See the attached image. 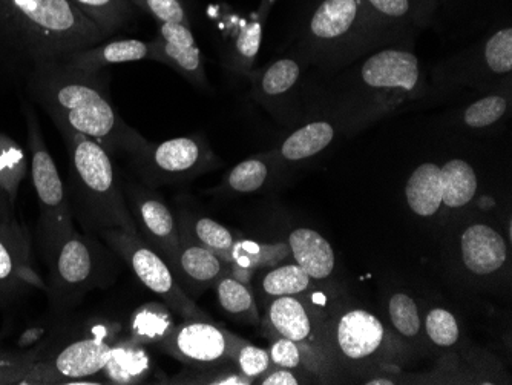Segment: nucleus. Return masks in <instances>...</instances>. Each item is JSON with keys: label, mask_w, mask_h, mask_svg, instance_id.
Instances as JSON below:
<instances>
[{"label": "nucleus", "mask_w": 512, "mask_h": 385, "mask_svg": "<svg viewBox=\"0 0 512 385\" xmlns=\"http://www.w3.org/2000/svg\"><path fill=\"white\" fill-rule=\"evenodd\" d=\"M31 96L60 132H77L99 143L109 155H128L146 142L120 117L99 73L79 70L62 60L34 66Z\"/></svg>", "instance_id": "1"}, {"label": "nucleus", "mask_w": 512, "mask_h": 385, "mask_svg": "<svg viewBox=\"0 0 512 385\" xmlns=\"http://www.w3.org/2000/svg\"><path fill=\"white\" fill-rule=\"evenodd\" d=\"M108 39L71 0H0V47L34 66Z\"/></svg>", "instance_id": "2"}, {"label": "nucleus", "mask_w": 512, "mask_h": 385, "mask_svg": "<svg viewBox=\"0 0 512 385\" xmlns=\"http://www.w3.org/2000/svg\"><path fill=\"white\" fill-rule=\"evenodd\" d=\"M290 31L299 53L324 62L356 57L371 48H385L388 36L362 0H286Z\"/></svg>", "instance_id": "3"}, {"label": "nucleus", "mask_w": 512, "mask_h": 385, "mask_svg": "<svg viewBox=\"0 0 512 385\" xmlns=\"http://www.w3.org/2000/svg\"><path fill=\"white\" fill-rule=\"evenodd\" d=\"M60 134L69 155L65 188L73 217L92 235L114 228L137 232L109 152L77 132Z\"/></svg>", "instance_id": "4"}, {"label": "nucleus", "mask_w": 512, "mask_h": 385, "mask_svg": "<svg viewBox=\"0 0 512 385\" xmlns=\"http://www.w3.org/2000/svg\"><path fill=\"white\" fill-rule=\"evenodd\" d=\"M43 258L48 264L50 281L46 293L54 316H65L86 293L111 281L109 252L92 234L71 232L57 241Z\"/></svg>", "instance_id": "5"}, {"label": "nucleus", "mask_w": 512, "mask_h": 385, "mask_svg": "<svg viewBox=\"0 0 512 385\" xmlns=\"http://www.w3.org/2000/svg\"><path fill=\"white\" fill-rule=\"evenodd\" d=\"M27 120L28 149L31 154V178L39 201V235L42 255L57 241L76 231L66 188L60 178L54 158L46 148L36 112L28 103L23 105Z\"/></svg>", "instance_id": "6"}, {"label": "nucleus", "mask_w": 512, "mask_h": 385, "mask_svg": "<svg viewBox=\"0 0 512 385\" xmlns=\"http://www.w3.org/2000/svg\"><path fill=\"white\" fill-rule=\"evenodd\" d=\"M100 240L119 255L143 286L184 320L207 321V315L183 292L168 261L154 251L138 232L125 229H102L97 232Z\"/></svg>", "instance_id": "7"}, {"label": "nucleus", "mask_w": 512, "mask_h": 385, "mask_svg": "<svg viewBox=\"0 0 512 385\" xmlns=\"http://www.w3.org/2000/svg\"><path fill=\"white\" fill-rule=\"evenodd\" d=\"M117 338L119 326L112 321L89 324L82 336H77L62 349L53 347L48 350L25 376L22 385L71 384L77 379L99 375Z\"/></svg>", "instance_id": "8"}, {"label": "nucleus", "mask_w": 512, "mask_h": 385, "mask_svg": "<svg viewBox=\"0 0 512 385\" xmlns=\"http://www.w3.org/2000/svg\"><path fill=\"white\" fill-rule=\"evenodd\" d=\"M126 157L134 175L149 188L195 177L220 165V160L201 135L177 137L161 143L146 140Z\"/></svg>", "instance_id": "9"}, {"label": "nucleus", "mask_w": 512, "mask_h": 385, "mask_svg": "<svg viewBox=\"0 0 512 385\" xmlns=\"http://www.w3.org/2000/svg\"><path fill=\"white\" fill-rule=\"evenodd\" d=\"M122 189L138 235L174 266L181 237L168 206L163 203L160 195L143 183L125 181Z\"/></svg>", "instance_id": "10"}, {"label": "nucleus", "mask_w": 512, "mask_h": 385, "mask_svg": "<svg viewBox=\"0 0 512 385\" xmlns=\"http://www.w3.org/2000/svg\"><path fill=\"white\" fill-rule=\"evenodd\" d=\"M31 289L46 290V284L31 263L30 234L16 218L0 221V309Z\"/></svg>", "instance_id": "11"}, {"label": "nucleus", "mask_w": 512, "mask_h": 385, "mask_svg": "<svg viewBox=\"0 0 512 385\" xmlns=\"http://www.w3.org/2000/svg\"><path fill=\"white\" fill-rule=\"evenodd\" d=\"M246 343L240 336L206 321L189 320L175 326L161 347L175 358L197 366H217L234 361L238 349Z\"/></svg>", "instance_id": "12"}, {"label": "nucleus", "mask_w": 512, "mask_h": 385, "mask_svg": "<svg viewBox=\"0 0 512 385\" xmlns=\"http://www.w3.org/2000/svg\"><path fill=\"white\" fill-rule=\"evenodd\" d=\"M217 10L224 66L237 76H250L260 53L266 24L256 11L250 17H244L224 4Z\"/></svg>", "instance_id": "13"}, {"label": "nucleus", "mask_w": 512, "mask_h": 385, "mask_svg": "<svg viewBox=\"0 0 512 385\" xmlns=\"http://www.w3.org/2000/svg\"><path fill=\"white\" fill-rule=\"evenodd\" d=\"M385 329L364 309L342 313L332 327V352L341 362L358 366L375 358L384 347Z\"/></svg>", "instance_id": "14"}, {"label": "nucleus", "mask_w": 512, "mask_h": 385, "mask_svg": "<svg viewBox=\"0 0 512 385\" xmlns=\"http://www.w3.org/2000/svg\"><path fill=\"white\" fill-rule=\"evenodd\" d=\"M394 42L442 24L439 0H362Z\"/></svg>", "instance_id": "15"}, {"label": "nucleus", "mask_w": 512, "mask_h": 385, "mask_svg": "<svg viewBox=\"0 0 512 385\" xmlns=\"http://www.w3.org/2000/svg\"><path fill=\"white\" fill-rule=\"evenodd\" d=\"M155 62L172 66L195 86H206L203 57L189 24H157Z\"/></svg>", "instance_id": "16"}, {"label": "nucleus", "mask_w": 512, "mask_h": 385, "mask_svg": "<svg viewBox=\"0 0 512 385\" xmlns=\"http://www.w3.org/2000/svg\"><path fill=\"white\" fill-rule=\"evenodd\" d=\"M60 60L88 73H100L106 66L119 65V63L157 60V54H155V45L152 40L120 39L74 51Z\"/></svg>", "instance_id": "17"}, {"label": "nucleus", "mask_w": 512, "mask_h": 385, "mask_svg": "<svg viewBox=\"0 0 512 385\" xmlns=\"http://www.w3.org/2000/svg\"><path fill=\"white\" fill-rule=\"evenodd\" d=\"M301 77L302 60L299 57H281L260 73L250 74L253 94L272 112L283 111Z\"/></svg>", "instance_id": "18"}, {"label": "nucleus", "mask_w": 512, "mask_h": 385, "mask_svg": "<svg viewBox=\"0 0 512 385\" xmlns=\"http://www.w3.org/2000/svg\"><path fill=\"white\" fill-rule=\"evenodd\" d=\"M460 247L463 263L474 274H493L505 264V240L499 232L486 224H473L463 232Z\"/></svg>", "instance_id": "19"}, {"label": "nucleus", "mask_w": 512, "mask_h": 385, "mask_svg": "<svg viewBox=\"0 0 512 385\" xmlns=\"http://www.w3.org/2000/svg\"><path fill=\"white\" fill-rule=\"evenodd\" d=\"M152 361L146 346L134 339H115L102 373L106 381L117 385L140 384L151 373Z\"/></svg>", "instance_id": "20"}, {"label": "nucleus", "mask_w": 512, "mask_h": 385, "mask_svg": "<svg viewBox=\"0 0 512 385\" xmlns=\"http://www.w3.org/2000/svg\"><path fill=\"white\" fill-rule=\"evenodd\" d=\"M335 137V123L330 120H312L287 135L275 155L281 162H306L329 148Z\"/></svg>", "instance_id": "21"}, {"label": "nucleus", "mask_w": 512, "mask_h": 385, "mask_svg": "<svg viewBox=\"0 0 512 385\" xmlns=\"http://www.w3.org/2000/svg\"><path fill=\"white\" fill-rule=\"evenodd\" d=\"M289 247L295 263L312 280H324L335 269V252L329 241L312 229H296L290 234Z\"/></svg>", "instance_id": "22"}, {"label": "nucleus", "mask_w": 512, "mask_h": 385, "mask_svg": "<svg viewBox=\"0 0 512 385\" xmlns=\"http://www.w3.org/2000/svg\"><path fill=\"white\" fill-rule=\"evenodd\" d=\"M266 323L276 336H284L298 344L307 343L313 333L309 310L295 295L273 298L267 307Z\"/></svg>", "instance_id": "23"}, {"label": "nucleus", "mask_w": 512, "mask_h": 385, "mask_svg": "<svg viewBox=\"0 0 512 385\" xmlns=\"http://www.w3.org/2000/svg\"><path fill=\"white\" fill-rule=\"evenodd\" d=\"M440 168L434 162H424L413 169L405 185L408 206L419 217H431L442 205Z\"/></svg>", "instance_id": "24"}, {"label": "nucleus", "mask_w": 512, "mask_h": 385, "mask_svg": "<svg viewBox=\"0 0 512 385\" xmlns=\"http://www.w3.org/2000/svg\"><path fill=\"white\" fill-rule=\"evenodd\" d=\"M174 269L195 286H212L226 275L223 258L201 244H184L183 241H180Z\"/></svg>", "instance_id": "25"}, {"label": "nucleus", "mask_w": 512, "mask_h": 385, "mask_svg": "<svg viewBox=\"0 0 512 385\" xmlns=\"http://www.w3.org/2000/svg\"><path fill=\"white\" fill-rule=\"evenodd\" d=\"M106 36L129 30L142 10L134 0H71Z\"/></svg>", "instance_id": "26"}, {"label": "nucleus", "mask_w": 512, "mask_h": 385, "mask_svg": "<svg viewBox=\"0 0 512 385\" xmlns=\"http://www.w3.org/2000/svg\"><path fill=\"white\" fill-rule=\"evenodd\" d=\"M442 203L448 208H462L468 205L479 188L477 172L465 158H450L440 168Z\"/></svg>", "instance_id": "27"}, {"label": "nucleus", "mask_w": 512, "mask_h": 385, "mask_svg": "<svg viewBox=\"0 0 512 385\" xmlns=\"http://www.w3.org/2000/svg\"><path fill=\"white\" fill-rule=\"evenodd\" d=\"M174 327L172 310L165 303H148L132 313L128 336L143 346H161Z\"/></svg>", "instance_id": "28"}, {"label": "nucleus", "mask_w": 512, "mask_h": 385, "mask_svg": "<svg viewBox=\"0 0 512 385\" xmlns=\"http://www.w3.org/2000/svg\"><path fill=\"white\" fill-rule=\"evenodd\" d=\"M28 175L27 154L16 140L0 132V191L16 206L20 185Z\"/></svg>", "instance_id": "29"}, {"label": "nucleus", "mask_w": 512, "mask_h": 385, "mask_svg": "<svg viewBox=\"0 0 512 385\" xmlns=\"http://www.w3.org/2000/svg\"><path fill=\"white\" fill-rule=\"evenodd\" d=\"M442 8V25L448 24H482L491 20L494 14L503 13L508 5L506 0H439Z\"/></svg>", "instance_id": "30"}, {"label": "nucleus", "mask_w": 512, "mask_h": 385, "mask_svg": "<svg viewBox=\"0 0 512 385\" xmlns=\"http://www.w3.org/2000/svg\"><path fill=\"white\" fill-rule=\"evenodd\" d=\"M215 287H217L218 301L224 312L244 323H255L258 320V310H256L252 292L246 284L226 274L215 283Z\"/></svg>", "instance_id": "31"}, {"label": "nucleus", "mask_w": 512, "mask_h": 385, "mask_svg": "<svg viewBox=\"0 0 512 385\" xmlns=\"http://www.w3.org/2000/svg\"><path fill=\"white\" fill-rule=\"evenodd\" d=\"M272 174L270 155H255L238 163L227 175V188L238 194L260 191Z\"/></svg>", "instance_id": "32"}, {"label": "nucleus", "mask_w": 512, "mask_h": 385, "mask_svg": "<svg viewBox=\"0 0 512 385\" xmlns=\"http://www.w3.org/2000/svg\"><path fill=\"white\" fill-rule=\"evenodd\" d=\"M509 112V97L503 93H491L480 97L463 109L462 125L474 131L488 129L505 119Z\"/></svg>", "instance_id": "33"}, {"label": "nucleus", "mask_w": 512, "mask_h": 385, "mask_svg": "<svg viewBox=\"0 0 512 385\" xmlns=\"http://www.w3.org/2000/svg\"><path fill=\"white\" fill-rule=\"evenodd\" d=\"M53 344H42L33 349L0 347V385L22 384L34 364L45 356Z\"/></svg>", "instance_id": "34"}, {"label": "nucleus", "mask_w": 512, "mask_h": 385, "mask_svg": "<svg viewBox=\"0 0 512 385\" xmlns=\"http://www.w3.org/2000/svg\"><path fill=\"white\" fill-rule=\"evenodd\" d=\"M310 283L312 278L295 263L269 270L261 281V287L267 297H289L309 289Z\"/></svg>", "instance_id": "35"}, {"label": "nucleus", "mask_w": 512, "mask_h": 385, "mask_svg": "<svg viewBox=\"0 0 512 385\" xmlns=\"http://www.w3.org/2000/svg\"><path fill=\"white\" fill-rule=\"evenodd\" d=\"M195 240L201 246L207 247L209 251L215 252L218 257L230 263V255L235 246L234 235L224 228L223 224L217 223L212 218H198L194 223Z\"/></svg>", "instance_id": "36"}, {"label": "nucleus", "mask_w": 512, "mask_h": 385, "mask_svg": "<svg viewBox=\"0 0 512 385\" xmlns=\"http://www.w3.org/2000/svg\"><path fill=\"white\" fill-rule=\"evenodd\" d=\"M388 313L393 326L404 336H416L421 330V318L416 303L405 293H396L388 304Z\"/></svg>", "instance_id": "37"}, {"label": "nucleus", "mask_w": 512, "mask_h": 385, "mask_svg": "<svg viewBox=\"0 0 512 385\" xmlns=\"http://www.w3.org/2000/svg\"><path fill=\"white\" fill-rule=\"evenodd\" d=\"M428 336L436 346L451 347L459 339V326L453 313L445 309H433L425 320Z\"/></svg>", "instance_id": "38"}, {"label": "nucleus", "mask_w": 512, "mask_h": 385, "mask_svg": "<svg viewBox=\"0 0 512 385\" xmlns=\"http://www.w3.org/2000/svg\"><path fill=\"white\" fill-rule=\"evenodd\" d=\"M234 361L237 362L241 375L252 379V381L261 378L272 366L269 352L261 347L253 346L247 341L238 349Z\"/></svg>", "instance_id": "39"}, {"label": "nucleus", "mask_w": 512, "mask_h": 385, "mask_svg": "<svg viewBox=\"0 0 512 385\" xmlns=\"http://www.w3.org/2000/svg\"><path fill=\"white\" fill-rule=\"evenodd\" d=\"M143 13L154 17L157 24H189L183 0H143Z\"/></svg>", "instance_id": "40"}, {"label": "nucleus", "mask_w": 512, "mask_h": 385, "mask_svg": "<svg viewBox=\"0 0 512 385\" xmlns=\"http://www.w3.org/2000/svg\"><path fill=\"white\" fill-rule=\"evenodd\" d=\"M270 361L273 366L295 370L301 366L302 355L299 344L284 336H276L270 344Z\"/></svg>", "instance_id": "41"}, {"label": "nucleus", "mask_w": 512, "mask_h": 385, "mask_svg": "<svg viewBox=\"0 0 512 385\" xmlns=\"http://www.w3.org/2000/svg\"><path fill=\"white\" fill-rule=\"evenodd\" d=\"M258 381L263 385L299 384V379L296 378L295 373L290 372V369H283V367H275V369L267 370L261 378H258Z\"/></svg>", "instance_id": "42"}, {"label": "nucleus", "mask_w": 512, "mask_h": 385, "mask_svg": "<svg viewBox=\"0 0 512 385\" xmlns=\"http://www.w3.org/2000/svg\"><path fill=\"white\" fill-rule=\"evenodd\" d=\"M16 218L14 215V206L11 205L10 200L5 197L4 192L0 191V221L13 220Z\"/></svg>", "instance_id": "43"}, {"label": "nucleus", "mask_w": 512, "mask_h": 385, "mask_svg": "<svg viewBox=\"0 0 512 385\" xmlns=\"http://www.w3.org/2000/svg\"><path fill=\"white\" fill-rule=\"evenodd\" d=\"M279 0H260V5H258V10H256V14L260 16V19L263 20L264 24H266L267 19H269L270 14H272L273 8L278 4Z\"/></svg>", "instance_id": "44"}, {"label": "nucleus", "mask_w": 512, "mask_h": 385, "mask_svg": "<svg viewBox=\"0 0 512 385\" xmlns=\"http://www.w3.org/2000/svg\"><path fill=\"white\" fill-rule=\"evenodd\" d=\"M367 384H370V385H376V384L391 385V384H393V381H390V379H375V381L367 382Z\"/></svg>", "instance_id": "45"}, {"label": "nucleus", "mask_w": 512, "mask_h": 385, "mask_svg": "<svg viewBox=\"0 0 512 385\" xmlns=\"http://www.w3.org/2000/svg\"><path fill=\"white\" fill-rule=\"evenodd\" d=\"M134 4L137 5V7L140 8V10H142L143 0H134ZM142 13H143V11H142Z\"/></svg>", "instance_id": "46"}]
</instances>
